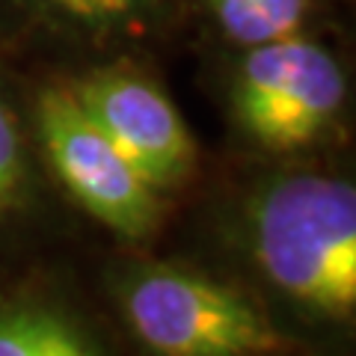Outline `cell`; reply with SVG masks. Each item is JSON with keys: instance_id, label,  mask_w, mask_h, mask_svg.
<instances>
[{"instance_id": "3957f363", "label": "cell", "mask_w": 356, "mask_h": 356, "mask_svg": "<svg viewBox=\"0 0 356 356\" xmlns=\"http://www.w3.org/2000/svg\"><path fill=\"white\" fill-rule=\"evenodd\" d=\"M344 104L332 54L300 36L252 44L235 77L238 125L264 149L291 152L318 140Z\"/></svg>"}, {"instance_id": "5b68a950", "label": "cell", "mask_w": 356, "mask_h": 356, "mask_svg": "<svg viewBox=\"0 0 356 356\" xmlns=\"http://www.w3.org/2000/svg\"><path fill=\"white\" fill-rule=\"evenodd\" d=\"M69 89L122 158L158 193L191 175L196 161L193 137L181 113L152 81L107 69Z\"/></svg>"}, {"instance_id": "6da1fadb", "label": "cell", "mask_w": 356, "mask_h": 356, "mask_svg": "<svg viewBox=\"0 0 356 356\" xmlns=\"http://www.w3.org/2000/svg\"><path fill=\"white\" fill-rule=\"evenodd\" d=\"M250 243L267 282L312 315L356 309V193L318 172L267 181L250 202Z\"/></svg>"}, {"instance_id": "52a82bcc", "label": "cell", "mask_w": 356, "mask_h": 356, "mask_svg": "<svg viewBox=\"0 0 356 356\" xmlns=\"http://www.w3.org/2000/svg\"><path fill=\"white\" fill-rule=\"evenodd\" d=\"M217 24L238 44H264L297 36L306 18V0H208Z\"/></svg>"}, {"instance_id": "ba28073f", "label": "cell", "mask_w": 356, "mask_h": 356, "mask_svg": "<svg viewBox=\"0 0 356 356\" xmlns=\"http://www.w3.org/2000/svg\"><path fill=\"white\" fill-rule=\"evenodd\" d=\"M36 9L83 30H116L146 18L161 0H30Z\"/></svg>"}, {"instance_id": "277c9868", "label": "cell", "mask_w": 356, "mask_h": 356, "mask_svg": "<svg viewBox=\"0 0 356 356\" xmlns=\"http://www.w3.org/2000/svg\"><path fill=\"white\" fill-rule=\"evenodd\" d=\"M39 134L57 178L98 222L128 241L149 238L158 229L161 193L122 158L72 89L60 86L42 95Z\"/></svg>"}, {"instance_id": "9c48e42d", "label": "cell", "mask_w": 356, "mask_h": 356, "mask_svg": "<svg viewBox=\"0 0 356 356\" xmlns=\"http://www.w3.org/2000/svg\"><path fill=\"white\" fill-rule=\"evenodd\" d=\"M24 187V146L13 113L0 102V214L21 196Z\"/></svg>"}, {"instance_id": "8992f818", "label": "cell", "mask_w": 356, "mask_h": 356, "mask_svg": "<svg viewBox=\"0 0 356 356\" xmlns=\"http://www.w3.org/2000/svg\"><path fill=\"white\" fill-rule=\"evenodd\" d=\"M0 356H102L60 312L21 306L0 312Z\"/></svg>"}, {"instance_id": "7a4b0ae2", "label": "cell", "mask_w": 356, "mask_h": 356, "mask_svg": "<svg viewBox=\"0 0 356 356\" xmlns=\"http://www.w3.org/2000/svg\"><path fill=\"white\" fill-rule=\"evenodd\" d=\"M122 306L137 339L158 356H267L282 336L235 288L170 264L134 270Z\"/></svg>"}]
</instances>
